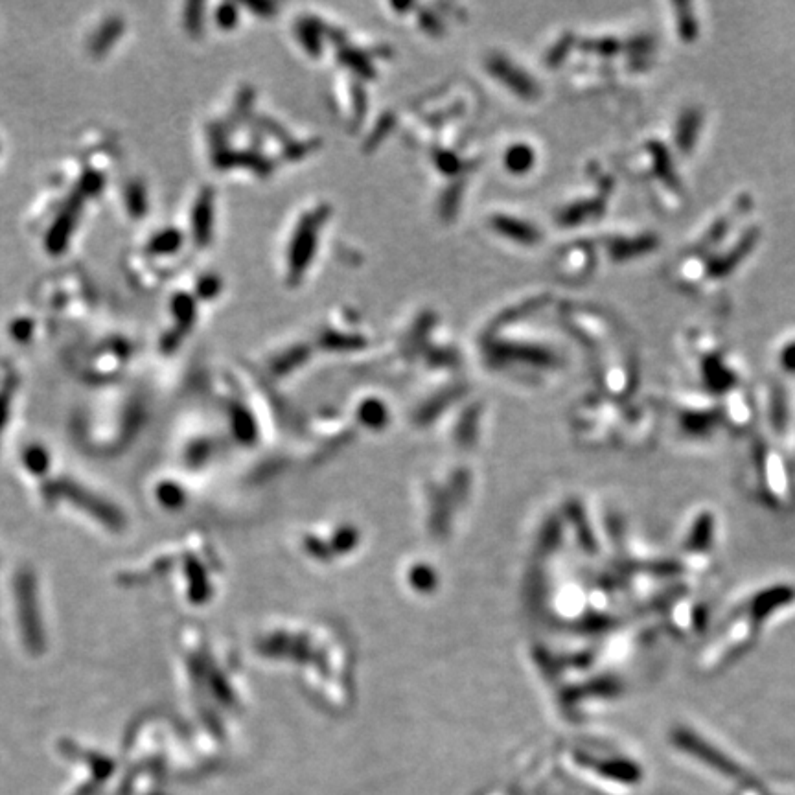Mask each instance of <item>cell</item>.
Listing matches in <instances>:
<instances>
[{
  "mask_svg": "<svg viewBox=\"0 0 795 795\" xmlns=\"http://www.w3.org/2000/svg\"><path fill=\"white\" fill-rule=\"evenodd\" d=\"M768 628L770 626L753 608L749 599L742 600L711 632H707L705 643L694 663L696 670L703 676L726 670L744 654H748Z\"/></svg>",
  "mask_w": 795,
  "mask_h": 795,
  "instance_id": "1",
  "label": "cell"
},
{
  "mask_svg": "<svg viewBox=\"0 0 795 795\" xmlns=\"http://www.w3.org/2000/svg\"><path fill=\"white\" fill-rule=\"evenodd\" d=\"M794 461L770 440H757L748 455V483L751 494L762 507L773 512H792L795 508Z\"/></svg>",
  "mask_w": 795,
  "mask_h": 795,
  "instance_id": "2",
  "label": "cell"
},
{
  "mask_svg": "<svg viewBox=\"0 0 795 795\" xmlns=\"http://www.w3.org/2000/svg\"><path fill=\"white\" fill-rule=\"evenodd\" d=\"M720 542L718 518L711 508H703L691 518L681 538L676 562L685 575H702L715 562L716 549Z\"/></svg>",
  "mask_w": 795,
  "mask_h": 795,
  "instance_id": "3",
  "label": "cell"
}]
</instances>
